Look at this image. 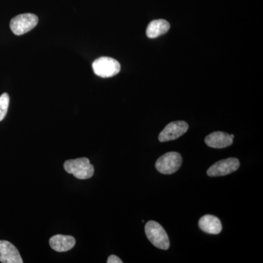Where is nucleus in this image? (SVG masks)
I'll return each instance as SVG.
<instances>
[{
  "mask_svg": "<svg viewBox=\"0 0 263 263\" xmlns=\"http://www.w3.org/2000/svg\"><path fill=\"white\" fill-rule=\"evenodd\" d=\"M64 168L66 172L73 175L79 179H90L95 173L94 166L90 163L89 159L86 157L66 161Z\"/></svg>",
  "mask_w": 263,
  "mask_h": 263,
  "instance_id": "f257e3e1",
  "label": "nucleus"
},
{
  "mask_svg": "<svg viewBox=\"0 0 263 263\" xmlns=\"http://www.w3.org/2000/svg\"><path fill=\"white\" fill-rule=\"evenodd\" d=\"M145 233L147 238L157 248L162 250H167L169 249L170 240L167 233L157 221H148L145 226Z\"/></svg>",
  "mask_w": 263,
  "mask_h": 263,
  "instance_id": "f03ea898",
  "label": "nucleus"
},
{
  "mask_svg": "<svg viewBox=\"0 0 263 263\" xmlns=\"http://www.w3.org/2000/svg\"><path fill=\"white\" fill-rule=\"evenodd\" d=\"M182 157L178 152H168L161 156L155 164L156 168L162 174H173L179 171Z\"/></svg>",
  "mask_w": 263,
  "mask_h": 263,
  "instance_id": "7ed1b4c3",
  "label": "nucleus"
},
{
  "mask_svg": "<svg viewBox=\"0 0 263 263\" xmlns=\"http://www.w3.org/2000/svg\"><path fill=\"white\" fill-rule=\"evenodd\" d=\"M92 68L97 76L101 78H110L120 72L121 65L117 60L103 57L93 62Z\"/></svg>",
  "mask_w": 263,
  "mask_h": 263,
  "instance_id": "20e7f679",
  "label": "nucleus"
},
{
  "mask_svg": "<svg viewBox=\"0 0 263 263\" xmlns=\"http://www.w3.org/2000/svg\"><path fill=\"white\" fill-rule=\"evenodd\" d=\"M37 23V15L32 13H24L12 19L10 27L15 35H22L34 29Z\"/></svg>",
  "mask_w": 263,
  "mask_h": 263,
  "instance_id": "39448f33",
  "label": "nucleus"
},
{
  "mask_svg": "<svg viewBox=\"0 0 263 263\" xmlns=\"http://www.w3.org/2000/svg\"><path fill=\"white\" fill-rule=\"evenodd\" d=\"M240 162L236 158H228L218 161L207 171L208 176L211 177L227 176L239 168Z\"/></svg>",
  "mask_w": 263,
  "mask_h": 263,
  "instance_id": "423d86ee",
  "label": "nucleus"
},
{
  "mask_svg": "<svg viewBox=\"0 0 263 263\" xmlns=\"http://www.w3.org/2000/svg\"><path fill=\"white\" fill-rule=\"evenodd\" d=\"M189 125L183 121L170 123L159 135V141L164 143L178 139L187 132Z\"/></svg>",
  "mask_w": 263,
  "mask_h": 263,
  "instance_id": "0eeeda50",
  "label": "nucleus"
},
{
  "mask_svg": "<svg viewBox=\"0 0 263 263\" xmlns=\"http://www.w3.org/2000/svg\"><path fill=\"white\" fill-rule=\"evenodd\" d=\"M0 262L3 263H22L18 249L7 240H0Z\"/></svg>",
  "mask_w": 263,
  "mask_h": 263,
  "instance_id": "6e6552de",
  "label": "nucleus"
},
{
  "mask_svg": "<svg viewBox=\"0 0 263 263\" xmlns=\"http://www.w3.org/2000/svg\"><path fill=\"white\" fill-rule=\"evenodd\" d=\"M233 135L224 132H214L205 138L208 146L214 148H224L233 144Z\"/></svg>",
  "mask_w": 263,
  "mask_h": 263,
  "instance_id": "1a4fd4ad",
  "label": "nucleus"
},
{
  "mask_svg": "<svg viewBox=\"0 0 263 263\" xmlns=\"http://www.w3.org/2000/svg\"><path fill=\"white\" fill-rule=\"evenodd\" d=\"M49 245L56 252H65L73 248L76 240L70 235H56L50 238Z\"/></svg>",
  "mask_w": 263,
  "mask_h": 263,
  "instance_id": "9d476101",
  "label": "nucleus"
},
{
  "mask_svg": "<svg viewBox=\"0 0 263 263\" xmlns=\"http://www.w3.org/2000/svg\"><path fill=\"white\" fill-rule=\"evenodd\" d=\"M199 228L202 231L213 235L219 234L222 230V226L219 218L210 214L200 218L199 220Z\"/></svg>",
  "mask_w": 263,
  "mask_h": 263,
  "instance_id": "9b49d317",
  "label": "nucleus"
},
{
  "mask_svg": "<svg viewBox=\"0 0 263 263\" xmlns=\"http://www.w3.org/2000/svg\"><path fill=\"white\" fill-rule=\"evenodd\" d=\"M169 22L164 19H158L150 22L146 29V35L149 38H157L168 32Z\"/></svg>",
  "mask_w": 263,
  "mask_h": 263,
  "instance_id": "f8f14e48",
  "label": "nucleus"
},
{
  "mask_svg": "<svg viewBox=\"0 0 263 263\" xmlns=\"http://www.w3.org/2000/svg\"><path fill=\"white\" fill-rule=\"evenodd\" d=\"M9 95L4 93L0 96V122L5 119L9 106Z\"/></svg>",
  "mask_w": 263,
  "mask_h": 263,
  "instance_id": "ddd939ff",
  "label": "nucleus"
},
{
  "mask_svg": "<svg viewBox=\"0 0 263 263\" xmlns=\"http://www.w3.org/2000/svg\"><path fill=\"white\" fill-rule=\"evenodd\" d=\"M107 262L108 263H122V261L121 260L120 258L117 257V256L110 255V257H108V260H107Z\"/></svg>",
  "mask_w": 263,
  "mask_h": 263,
  "instance_id": "4468645a",
  "label": "nucleus"
}]
</instances>
